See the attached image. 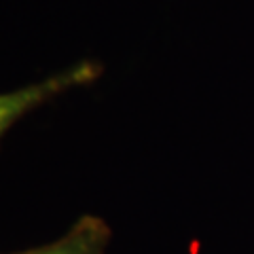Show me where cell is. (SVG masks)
<instances>
[{
    "mask_svg": "<svg viewBox=\"0 0 254 254\" xmlns=\"http://www.w3.org/2000/svg\"><path fill=\"white\" fill-rule=\"evenodd\" d=\"M102 64L95 60H81L58 70L41 81L15 87L11 91H0V142L19 121L34 110L51 104L74 89L89 87L100 78Z\"/></svg>",
    "mask_w": 254,
    "mask_h": 254,
    "instance_id": "cell-1",
    "label": "cell"
},
{
    "mask_svg": "<svg viewBox=\"0 0 254 254\" xmlns=\"http://www.w3.org/2000/svg\"><path fill=\"white\" fill-rule=\"evenodd\" d=\"M110 240H113V229L104 218L95 214H83L58 240L6 254H108Z\"/></svg>",
    "mask_w": 254,
    "mask_h": 254,
    "instance_id": "cell-2",
    "label": "cell"
}]
</instances>
